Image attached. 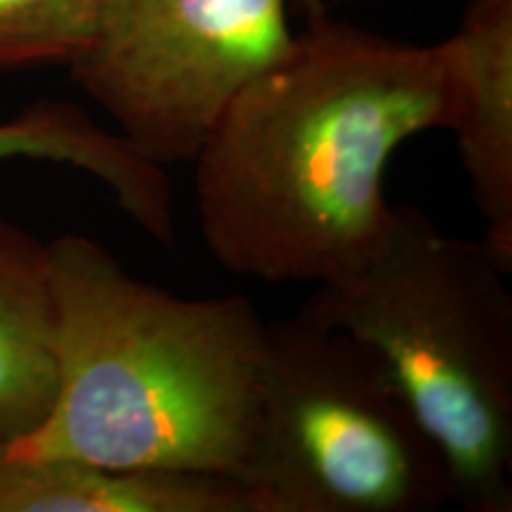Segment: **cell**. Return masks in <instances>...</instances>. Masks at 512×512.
I'll return each mask as SVG.
<instances>
[{
	"instance_id": "6da1fadb",
	"label": "cell",
	"mask_w": 512,
	"mask_h": 512,
	"mask_svg": "<svg viewBox=\"0 0 512 512\" xmlns=\"http://www.w3.org/2000/svg\"><path fill=\"white\" fill-rule=\"evenodd\" d=\"M458 110L448 41H392L306 22L204 140L195 207L211 256L259 283L323 285L375 252L392 204L384 174L401 145Z\"/></svg>"
},
{
	"instance_id": "7a4b0ae2",
	"label": "cell",
	"mask_w": 512,
	"mask_h": 512,
	"mask_svg": "<svg viewBox=\"0 0 512 512\" xmlns=\"http://www.w3.org/2000/svg\"><path fill=\"white\" fill-rule=\"evenodd\" d=\"M55 396L10 458L238 479L259 418L266 332L240 294L188 299L133 278L86 235L48 242Z\"/></svg>"
},
{
	"instance_id": "3957f363",
	"label": "cell",
	"mask_w": 512,
	"mask_h": 512,
	"mask_svg": "<svg viewBox=\"0 0 512 512\" xmlns=\"http://www.w3.org/2000/svg\"><path fill=\"white\" fill-rule=\"evenodd\" d=\"M512 266L392 204L380 245L302 309L375 354L437 444L453 501L512 510Z\"/></svg>"
},
{
	"instance_id": "277c9868",
	"label": "cell",
	"mask_w": 512,
	"mask_h": 512,
	"mask_svg": "<svg viewBox=\"0 0 512 512\" xmlns=\"http://www.w3.org/2000/svg\"><path fill=\"white\" fill-rule=\"evenodd\" d=\"M238 482L252 512H437L444 456L375 354L299 311L268 323L259 418Z\"/></svg>"
},
{
	"instance_id": "5b68a950",
	"label": "cell",
	"mask_w": 512,
	"mask_h": 512,
	"mask_svg": "<svg viewBox=\"0 0 512 512\" xmlns=\"http://www.w3.org/2000/svg\"><path fill=\"white\" fill-rule=\"evenodd\" d=\"M292 0H98L69 64L128 147L190 164L228 105L292 46Z\"/></svg>"
},
{
	"instance_id": "8992f818",
	"label": "cell",
	"mask_w": 512,
	"mask_h": 512,
	"mask_svg": "<svg viewBox=\"0 0 512 512\" xmlns=\"http://www.w3.org/2000/svg\"><path fill=\"white\" fill-rule=\"evenodd\" d=\"M456 64V133L484 240L512 266V0H470L446 38Z\"/></svg>"
},
{
	"instance_id": "52a82bcc",
	"label": "cell",
	"mask_w": 512,
	"mask_h": 512,
	"mask_svg": "<svg viewBox=\"0 0 512 512\" xmlns=\"http://www.w3.org/2000/svg\"><path fill=\"white\" fill-rule=\"evenodd\" d=\"M0 512H252L235 477L0 458Z\"/></svg>"
},
{
	"instance_id": "ba28073f",
	"label": "cell",
	"mask_w": 512,
	"mask_h": 512,
	"mask_svg": "<svg viewBox=\"0 0 512 512\" xmlns=\"http://www.w3.org/2000/svg\"><path fill=\"white\" fill-rule=\"evenodd\" d=\"M48 242L0 219V446L41 425L55 396Z\"/></svg>"
},
{
	"instance_id": "9c48e42d",
	"label": "cell",
	"mask_w": 512,
	"mask_h": 512,
	"mask_svg": "<svg viewBox=\"0 0 512 512\" xmlns=\"http://www.w3.org/2000/svg\"><path fill=\"white\" fill-rule=\"evenodd\" d=\"M12 159L67 164L107 185L121 209L159 245H176L171 183L164 166L145 162L114 128L81 107L41 100L19 117L0 121V164Z\"/></svg>"
},
{
	"instance_id": "30bf717a",
	"label": "cell",
	"mask_w": 512,
	"mask_h": 512,
	"mask_svg": "<svg viewBox=\"0 0 512 512\" xmlns=\"http://www.w3.org/2000/svg\"><path fill=\"white\" fill-rule=\"evenodd\" d=\"M98 0H0V72L72 64L93 34Z\"/></svg>"
},
{
	"instance_id": "8fae6325",
	"label": "cell",
	"mask_w": 512,
	"mask_h": 512,
	"mask_svg": "<svg viewBox=\"0 0 512 512\" xmlns=\"http://www.w3.org/2000/svg\"><path fill=\"white\" fill-rule=\"evenodd\" d=\"M292 8L297 10L306 22H313V19L325 15L323 0H292Z\"/></svg>"
},
{
	"instance_id": "7c38bea8",
	"label": "cell",
	"mask_w": 512,
	"mask_h": 512,
	"mask_svg": "<svg viewBox=\"0 0 512 512\" xmlns=\"http://www.w3.org/2000/svg\"><path fill=\"white\" fill-rule=\"evenodd\" d=\"M0 458H3V446H0Z\"/></svg>"
}]
</instances>
